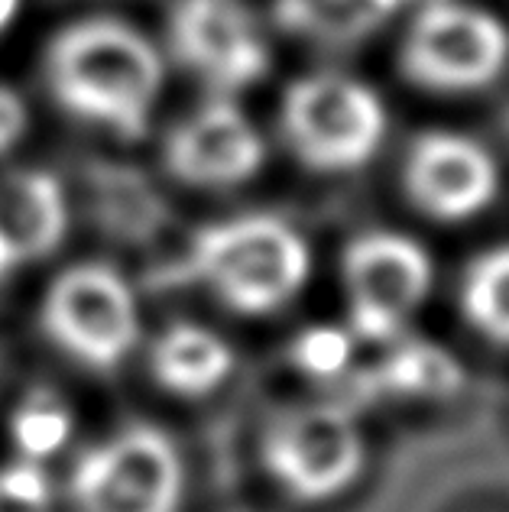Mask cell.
Masks as SVG:
<instances>
[{
  "label": "cell",
  "mask_w": 509,
  "mask_h": 512,
  "mask_svg": "<svg viewBox=\"0 0 509 512\" xmlns=\"http://www.w3.org/2000/svg\"><path fill=\"white\" fill-rule=\"evenodd\" d=\"M46 82L65 111L140 140L163 91V59L140 30L120 20L72 23L49 43Z\"/></svg>",
  "instance_id": "cell-1"
},
{
  "label": "cell",
  "mask_w": 509,
  "mask_h": 512,
  "mask_svg": "<svg viewBox=\"0 0 509 512\" xmlns=\"http://www.w3.org/2000/svg\"><path fill=\"white\" fill-rule=\"evenodd\" d=\"M182 273L237 315H273L286 308L312 273L305 237L273 214L218 221L192 237Z\"/></svg>",
  "instance_id": "cell-2"
},
{
  "label": "cell",
  "mask_w": 509,
  "mask_h": 512,
  "mask_svg": "<svg viewBox=\"0 0 509 512\" xmlns=\"http://www.w3.org/2000/svg\"><path fill=\"white\" fill-rule=\"evenodd\" d=\"M39 325L78 367L114 373L140 341V305L111 263H75L49 282Z\"/></svg>",
  "instance_id": "cell-3"
},
{
  "label": "cell",
  "mask_w": 509,
  "mask_h": 512,
  "mask_svg": "<svg viewBox=\"0 0 509 512\" xmlns=\"http://www.w3.org/2000/svg\"><path fill=\"white\" fill-rule=\"evenodd\" d=\"M182 493V454L153 425H127L95 441L69 474L75 512H179Z\"/></svg>",
  "instance_id": "cell-4"
},
{
  "label": "cell",
  "mask_w": 509,
  "mask_h": 512,
  "mask_svg": "<svg viewBox=\"0 0 509 512\" xmlns=\"http://www.w3.org/2000/svg\"><path fill=\"white\" fill-rule=\"evenodd\" d=\"M260 457L266 474L292 500L325 503L360 477L367 461V438L344 406L305 402L276 412L266 422Z\"/></svg>",
  "instance_id": "cell-5"
},
{
  "label": "cell",
  "mask_w": 509,
  "mask_h": 512,
  "mask_svg": "<svg viewBox=\"0 0 509 512\" xmlns=\"http://www.w3.org/2000/svg\"><path fill=\"white\" fill-rule=\"evenodd\" d=\"M279 124L305 169L347 172L377 153L386 114L377 94L354 78L318 72L286 88Z\"/></svg>",
  "instance_id": "cell-6"
},
{
  "label": "cell",
  "mask_w": 509,
  "mask_h": 512,
  "mask_svg": "<svg viewBox=\"0 0 509 512\" xmlns=\"http://www.w3.org/2000/svg\"><path fill=\"white\" fill-rule=\"evenodd\" d=\"M351 334L393 344L432 289V260L412 237L373 231L351 240L341 260Z\"/></svg>",
  "instance_id": "cell-7"
},
{
  "label": "cell",
  "mask_w": 509,
  "mask_h": 512,
  "mask_svg": "<svg viewBox=\"0 0 509 512\" xmlns=\"http://www.w3.org/2000/svg\"><path fill=\"white\" fill-rule=\"evenodd\" d=\"M509 56L500 20L464 4H432L412 20L403 43V75L428 91H474L493 82Z\"/></svg>",
  "instance_id": "cell-8"
},
{
  "label": "cell",
  "mask_w": 509,
  "mask_h": 512,
  "mask_svg": "<svg viewBox=\"0 0 509 512\" xmlns=\"http://www.w3.org/2000/svg\"><path fill=\"white\" fill-rule=\"evenodd\" d=\"M169 46L214 91L247 88L270 65L266 43L237 0H179L169 20Z\"/></svg>",
  "instance_id": "cell-9"
},
{
  "label": "cell",
  "mask_w": 509,
  "mask_h": 512,
  "mask_svg": "<svg viewBox=\"0 0 509 512\" xmlns=\"http://www.w3.org/2000/svg\"><path fill=\"white\" fill-rule=\"evenodd\" d=\"M257 127L227 98H214L169 130L163 163L172 179L192 188H231L253 179L263 166Z\"/></svg>",
  "instance_id": "cell-10"
},
{
  "label": "cell",
  "mask_w": 509,
  "mask_h": 512,
  "mask_svg": "<svg viewBox=\"0 0 509 512\" xmlns=\"http://www.w3.org/2000/svg\"><path fill=\"white\" fill-rule=\"evenodd\" d=\"M403 188L428 218L467 221L497 195V166L474 140L458 133H422L406 156Z\"/></svg>",
  "instance_id": "cell-11"
},
{
  "label": "cell",
  "mask_w": 509,
  "mask_h": 512,
  "mask_svg": "<svg viewBox=\"0 0 509 512\" xmlns=\"http://www.w3.org/2000/svg\"><path fill=\"white\" fill-rule=\"evenodd\" d=\"M69 227V205L56 175L20 169L0 182V240L17 266L43 260L62 244Z\"/></svg>",
  "instance_id": "cell-12"
},
{
  "label": "cell",
  "mask_w": 509,
  "mask_h": 512,
  "mask_svg": "<svg viewBox=\"0 0 509 512\" xmlns=\"http://www.w3.org/2000/svg\"><path fill=\"white\" fill-rule=\"evenodd\" d=\"M150 373L166 393L202 399L234 373V350L211 328L176 321L150 344Z\"/></svg>",
  "instance_id": "cell-13"
},
{
  "label": "cell",
  "mask_w": 509,
  "mask_h": 512,
  "mask_svg": "<svg viewBox=\"0 0 509 512\" xmlns=\"http://www.w3.org/2000/svg\"><path fill=\"white\" fill-rule=\"evenodd\" d=\"M467 373L461 360L435 341L396 338L386 357L370 370V393L390 399H454L464 389Z\"/></svg>",
  "instance_id": "cell-14"
},
{
  "label": "cell",
  "mask_w": 509,
  "mask_h": 512,
  "mask_svg": "<svg viewBox=\"0 0 509 512\" xmlns=\"http://www.w3.org/2000/svg\"><path fill=\"white\" fill-rule=\"evenodd\" d=\"M403 0H276V23L315 43L351 46L370 36Z\"/></svg>",
  "instance_id": "cell-15"
},
{
  "label": "cell",
  "mask_w": 509,
  "mask_h": 512,
  "mask_svg": "<svg viewBox=\"0 0 509 512\" xmlns=\"http://www.w3.org/2000/svg\"><path fill=\"white\" fill-rule=\"evenodd\" d=\"M467 325L490 344L509 347V247H497L467 266L461 282Z\"/></svg>",
  "instance_id": "cell-16"
},
{
  "label": "cell",
  "mask_w": 509,
  "mask_h": 512,
  "mask_svg": "<svg viewBox=\"0 0 509 512\" xmlns=\"http://www.w3.org/2000/svg\"><path fill=\"white\" fill-rule=\"evenodd\" d=\"M72 431L69 409L62 406V399L46 396V393H33L20 402V409L13 412V425L10 435L13 444L23 461H36L43 464L49 454H56L65 438Z\"/></svg>",
  "instance_id": "cell-17"
},
{
  "label": "cell",
  "mask_w": 509,
  "mask_h": 512,
  "mask_svg": "<svg viewBox=\"0 0 509 512\" xmlns=\"http://www.w3.org/2000/svg\"><path fill=\"white\" fill-rule=\"evenodd\" d=\"M98 208L120 224H146L159 211V198L140 172L120 163H98L91 172Z\"/></svg>",
  "instance_id": "cell-18"
},
{
  "label": "cell",
  "mask_w": 509,
  "mask_h": 512,
  "mask_svg": "<svg viewBox=\"0 0 509 512\" xmlns=\"http://www.w3.org/2000/svg\"><path fill=\"white\" fill-rule=\"evenodd\" d=\"M292 360L296 367L315 380H334V376L347 373L354 360V334L344 328H308L302 331L296 344H292Z\"/></svg>",
  "instance_id": "cell-19"
},
{
  "label": "cell",
  "mask_w": 509,
  "mask_h": 512,
  "mask_svg": "<svg viewBox=\"0 0 509 512\" xmlns=\"http://www.w3.org/2000/svg\"><path fill=\"white\" fill-rule=\"evenodd\" d=\"M56 493L43 464L10 461L0 467V512H52Z\"/></svg>",
  "instance_id": "cell-20"
},
{
  "label": "cell",
  "mask_w": 509,
  "mask_h": 512,
  "mask_svg": "<svg viewBox=\"0 0 509 512\" xmlns=\"http://www.w3.org/2000/svg\"><path fill=\"white\" fill-rule=\"evenodd\" d=\"M26 124H30V114H26L23 98L17 91L0 88V153H7L20 143Z\"/></svg>",
  "instance_id": "cell-21"
},
{
  "label": "cell",
  "mask_w": 509,
  "mask_h": 512,
  "mask_svg": "<svg viewBox=\"0 0 509 512\" xmlns=\"http://www.w3.org/2000/svg\"><path fill=\"white\" fill-rule=\"evenodd\" d=\"M17 10H20V0H0V33H4L7 26L13 23Z\"/></svg>",
  "instance_id": "cell-22"
},
{
  "label": "cell",
  "mask_w": 509,
  "mask_h": 512,
  "mask_svg": "<svg viewBox=\"0 0 509 512\" xmlns=\"http://www.w3.org/2000/svg\"><path fill=\"white\" fill-rule=\"evenodd\" d=\"M13 269H20V266H17V260H13V253L7 250V244H4V240H0V279H4V276H10Z\"/></svg>",
  "instance_id": "cell-23"
}]
</instances>
